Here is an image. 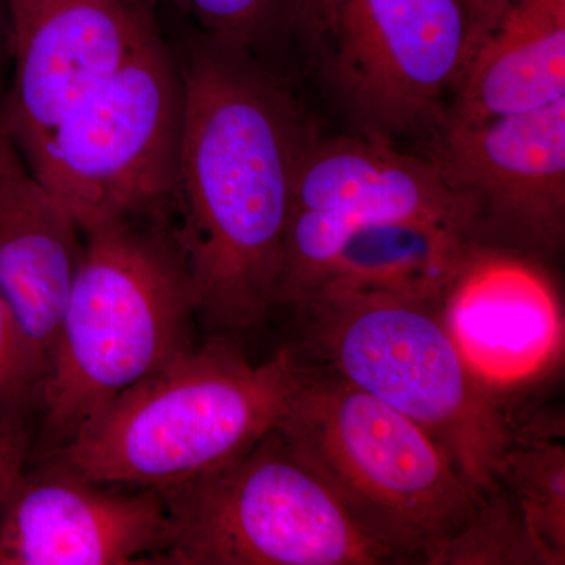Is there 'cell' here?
<instances>
[{"label":"cell","instance_id":"cell-5","mask_svg":"<svg viewBox=\"0 0 565 565\" xmlns=\"http://www.w3.org/2000/svg\"><path fill=\"white\" fill-rule=\"evenodd\" d=\"M440 303L318 292L294 305L305 362L414 422L476 492L498 487L512 418L465 363Z\"/></svg>","mask_w":565,"mask_h":565},{"label":"cell","instance_id":"cell-19","mask_svg":"<svg viewBox=\"0 0 565 565\" xmlns=\"http://www.w3.org/2000/svg\"><path fill=\"white\" fill-rule=\"evenodd\" d=\"M195 24L196 31L262 55L296 35L305 0H156Z\"/></svg>","mask_w":565,"mask_h":565},{"label":"cell","instance_id":"cell-10","mask_svg":"<svg viewBox=\"0 0 565 565\" xmlns=\"http://www.w3.org/2000/svg\"><path fill=\"white\" fill-rule=\"evenodd\" d=\"M427 158L473 206L476 243L556 255L565 237V99L511 117H446Z\"/></svg>","mask_w":565,"mask_h":565},{"label":"cell","instance_id":"cell-3","mask_svg":"<svg viewBox=\"0 0 565 565\" xmlns=\"http://www.w3.org/2000/svg\"><path fill=\"white\" fill-rule=\"evenodd\" d=\"M82 236L41 397L47 455L192 345L195 299L172 222L118 218Z\"/></svg>","mask_w":565,"mask_h":565},{"label":"cell","instance_id":"cell-8","mask_svg":"<svg viewBox=\"0 0 565 565\" xmlns=\"http://www.w3.org/2000/svg\"><path fill=\"white\" fill-rule=\"evenodd\" d=\"M296 36L359 134L426 136L481 44L460 0H307Z\"/></svg>","mask_w":565,"mask_h":565},{"label":"cell","instance_id":"cell-6","mask_svg":"<svg viewBox=\"0 0 565 565\" xmlns=\"http://www.w3.org/2000/svg\"><path fill=\"white\" fill-rule=\"evenodd\" d=\"M161 493L166 531L152 564H394L277 427L230 462Z\"/></svg>","mask_w":565,"mask_h":565},{"label":"cell","instance_id":"cell-23","mask_svg":"<svg viewBox=\"0 0 565 565\" xmlns=\"http://www.w3.org/2000/svg\"><path fill=\"white\" fill-rule=\"evenodd\" d=\"M3 54H10V28L6 0H0V61Z\"/></svg>","mask_w":565,"mask_h":565},{"label":"cell","instance_id":"cell-16","mask_svg":"<svg viewBox=\"0 0 565 565\" xmlns=\"http://www.w3.org/2000/svg\"><path fill=\"white\" fill-rule=\"evenodd\" d=\"M475 244L470 233L448 223H370L345 237L307 297L360 294L440 303Z\"/></svg>","mask_w":565,"mask_h":565},{"label":"cell","instance_id":"cell-20","mask_svg":"<svg viewBox=\"0 0 565 565\" xmlns=\"http://www.w3.org/2000/svg\"><path fill=\"white\" fill-rule=\"evenodd\" d=\"M46 366L0 296V419L31 422L40 414Z\"/></svg>","mask_w":565,"mask_h":565},{"label":"cell","instance_id":"cell-2","mask_svg":"<svg viewBox=\"0 0 565 565\" xmlns=\"http://www.w3.org/2000/svg\"><path fill=\"white\" fill-rule=\"evenodd\" d=\"M300 370L294 348L252 363L215 334L118 394L47 459L99 484L173 489L275 429Z\"/></svg>","mask_w":565,"mask_h":565},{"label":"cell","instance_id":"cell-11","mask_svg":"<svg viewBox=\"0 0 565 565\" xmlns=\"http://www.w3.org/2000/svg\"><path fill=\"white\" fill-rule=\"evenodd\" d=\"M6 7L13 77L0 115L24 156L162 35L156 0H6Z\"/></svg>","mask_w":565,"mask_h":565},{"label":"cell","instance_id":"cell-21","mask_svg":"<svg viewBox=\"0 0 565 565\" xmlns=\"http://www.w3.org/2000/svg\"><path fill=\"white\" fill-rule=\"evenodd\" d=\"M31 438L29 423L0 419V505L24 473Z\"/></svg>","mask_w":565,"mask_h":565},{"label":"cell","instance_id":"cell-13","mask_svg":"<svg viewBox=\"0 0 565 565\" xmlns=\"http://www.w3.org/2000/svg\"><path fill=\"white\" fill-rule=\"evenodd\" d=\"M122 489L55 460L24 470L0 505V565L152 564L166 501L158 490Z\"/></svg>","mask_w":565,"mask_h":565},{"label":"cell","instance_id":"cell-15","mask_svg":"<svg viewBox=\"0 0 565 565\" xmlns=\"http://www.w3.org/2000/svg\"><path fill=\"white\" fill-rule=\"evenodd\" d=\"M565 99V0H512L457 84L446 117L476 122Z\"/></svg>","mask_w":565,"mask_h":565},{"label":"cell","instance_id":"cell-12","mask_svg":"<svg viewBox=\"0 0 565 565\" xmlns=\"http://www.w3.org/2000/svg\"><path fill=\"white\" fill-rule=\"evenodd\" d=\"M438 308L471 373L505 407L563 362V303L534 256L476 243Z\"/></svg>","mask_w":565,"mask_h":565},{"label":"cell","instance_id":"cell-17","mask_svg":"<svg viewBox=\"0 0 565 565\" xmlns=\"http://www.w3.org/2000/svg\"><path fill=\"white\" fill-rule=\"evenodd\" d=\"M498 486L522 508L527 525L557 564H565L563 423L537 418L520 426L514 419Z\"/></svg>","mask_w":565,"mask_h":565},{"label":"cell","instance_id":"cell-9","mask_svg":"<svg viewBox=\"0 0 565 565\" xmlns=\"http://www.w3.org/2000/svg\"><path fill=\"white\" fill-rule=\"evenodd\" d=\"M448 223L476 241V214L429 158L363 136L308 141L297 170L278 307L307 297L345 237L375 222Z\"/></svg>","mask_w":565,"mask_h":565},{"label":"cell","instance_id":"cell-1","mask_svg":"<svg viewBox=\"0 0 565 565\" xmlns=\"http://www.w3.org/2000/svg\"><path fill=\"white\" fill-rule=\"evenodd\" d=\"M172 47L182 82L173 233L196 316L232 338L278 307L294 184L316 129L262 55L196 29Z\"/></svg>","mask_w":565,"mask_h":565},{"label":"cell","instance_id":"cell-7","mask_svg":"<svg viewBox=\"0 0 565 565\" xmlns=\"http://www.w3.org/2000/svg\"><path fill=\"white\" fill-rule=\"evenodd\" d=\"M182 82L161 35L22 154L81 232L118 218L173 221Z\"/></svg>","mask_w":565,"mask_h":565},{"label":"cell","instance_id":"cell-22","mask_svg":"<svg viewBox=\"0 0 565 565\" xmlns=\"http://www.w3.org/2000/svg\"><path fill=\"white\" fill-rule=\"evenodd\" d=\"M482 40L500 24L512 0H460Z\"/></svg>","mask_w":565,"mask_h":565},{"label":"cell","instance_id":"cell-18","mask_svg":"<svg viewBox=\"0 0 565 565\" xmlns=\"http://www.w3.org/2000/svg\"><path fill=\"white\" fill-rule=\"evenodd\" d=\"M559 565L503 487L482 494L468 525L446 546L440 565Z\"/></svg>","mask_w":565,"mask_h":565},{"label":"cell","instance_id":"cell-14","mask_svg":"<svg viewBox=\"0 0 565 565\" xmlns=\"http://www.w3.org/2000/svg\"><path fill=\"white\" fill-rule=\"evenodd\" d=\"M82 252L79 225L33 174L0 115V296L46 371Z\"/></svg>","mask_w":565,"mask_h":565},{"label":"cell","instance_id":"cell-4","mask_svg":"<svg viewBox=\"0 0 565 565\" xmlns=\"http://www.w3.org/2000/svg\"><path fill=\"white\" fill-rule=\"evenodd\" d=\"M277 429L394 564L440 565L478 511L481 494L422 427L303 359Z\"/></svg>","mask_w":565,"mask_h":565}]
</instances>
